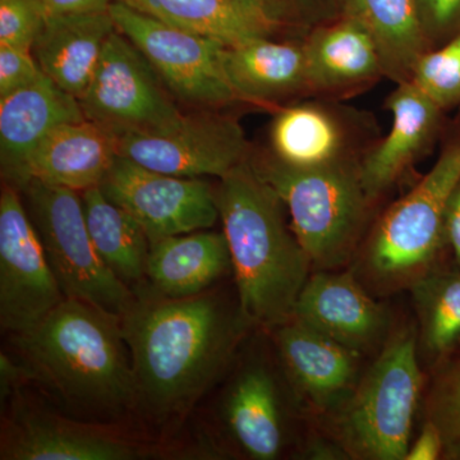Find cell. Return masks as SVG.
I'll use <instances>...</instances> for the list:
<instances>
[{"label": "cell", "mask_w": 460, "mask_h": 460, "mask_svg": "<svg viewBox=\"0 0 460 460\" xmlns=\"http://www.w3.org/2000/svg\"><path fill=\"white\" fill-rule=\"evenodd\" d=\"M444 230L447 246L452 251L456 265L460 268V181L447 201Z\"/></svg>", "instance_id": "cell-36"}, {"label": "cell", "mask_w": 460, "mask_h": 460, "mask_svg": "<svg viewBox=\"0 0 460 460\" xmlns=\"http://www.w3.org/2000/svg\"><path fill=\"white\" fill-rule=\"evenodd\" d=\"M304 45L313 98L345 99L385 77L376 42L352 18L314 27Z\"/></svg>", "instance_id": "cell-18"}, {"label": "cell", "mask_w": 460, "mask_h": 460, "mask_svg": "<svg viewBox=\"0 0 460 460\" xmlns=\"http://www.w3.org/2000/svg\"><path fill=\"white\" fill-rule=\"evenodd\" d=\"M115 31L111 12L48 16L31 51L42 74L78 100Z\"/></svg>", "instance_id": "cell-23"}, {"label": "cell", "mask_w": 460, "mask_h": 460, "mask_svg": "<svg viewBox=\"0 0 460 460\" xmlns=\"http://www.w3.org/2000/svg\"><path fill=\"white\" fill-rule=\"evenodd\" d=\"M460 181V133L445 145L438 162L372 228L361 269L383 290L411 287L438 269L447 246L444 219L447 201Z\"/></svg>", "instance_id": "cell-5"}, {"label": "cell", "mask_w": 460, "mask_h": 460, "mask_svg": "<svg viewBox=\"0 0 460 460\" xmlns=\"http://www.w3.org/2000/svg\"><path fill=\"white\" fill-rule=\"evenodd\" d=\"M118 154L175 177L223 178L250 159L251 146L237 118L201 109L169 128L120 136Z\"/></svg>", "instance_id": "cell-11"}, {"label": "cell", "mask_w": 460, "mask_h": 460, "mask_svg": "<svg viewBox=\"0 0 460 460\" xmlns=\"http://www.w3.org/2000/svg\"><path fill=\"white\" fill-rule=\"evenodd\" d=\"M233 270L224 233L198 230L153 242L146 283L159 295L186 298L201 295Z\"/></svg>", "instance_id": "cell-25"}, {"label": "cell", "mask_w": 460, "mask_h": 460, "mask_svg": "<svg viewBox=\"0 0 460 460\" xmlns=\"http://www.w3.org/2000/svg\"><path fill=\"white\" fill-rule=\"evenodd\" d=\"M30 383V375L20 359L12 358L9 354H0V402L2 410L14 395L21 392V387Z\"/></svg>", "instance_id": "cell-34"}, {"label": "cell", "mask_w": 460, "mask_h": 460, "mask_svg": "<svg viewBox=\"0 0 460 460\" xmlns=\"http://www.w3.org/2000/svg\"><path fill=\"white\" fill-rule=\"evenodd\" d=\"M251 162L283 199L314 268L335 270L353 259L375 202L363 186L362 162L316 169L289 168L268 155Z\"/></svg>", "instance_id": "cell-4"}, {"label": "cell", "mask_w": 460, "mask_h": 460, "mask_svg": "<svg viewBox=\"0 0 460 460\" xmlns=\"http://www.w3.org/2000/svg\"><path fill=\"white\" fill-rule=\"evenodd\" d=\"M278 11L286 17L290 25L304 23L314 25L320 21L319 13L314 9L316 0H268Z\"/></svg>", "instance_id": "cell-38"}, {"label": "cell", "mask_w": 460, "mask_h": 460, "mask_svg": "<svg viewBox=\"0 0 460 460\" xmlns=\"http://www.w3.org/2000/svg\"><path fill=\"white\" fill-rule=\"evenodd\" d=\"M293 320L356 353L380 343L389 328L385 308L349 272L310 275L296 301Z\"/></svg>", "instance_id": "cell-15"}, {"label": "cell", "mask_w": 460, "mask_h": 460, "mask_svg": "<svg viewBox=\"0 0 460 460\" xmlns=\"http://www.w3.org/2000/svg\"><path fill=\"white\" fill-rule=\"evenodd\" d=\"M120 319L131 356L136 411L157 428L180 422L228 367L251 325L219 293L169 298L147 283Z\"/></svg>", "instance_id": "cell-1"}, {"label": "cell", "mask_w": 460, "mask_h": 460, "mask_svg": "<svg viewBox=\"0 0 460 460\" xmlns=\"http://www.w3.org/2000/svg\"><path fill=\"white\" fill-rule=\"evenodd\" d=\"M2 413V460H135L156 454L117 425L87 422L18 393Z\"/></svg>", "instance_id": "cell-10"}, {"label": "cell", "mask_w": 460, "mask_h": 460, "mask_svg": "<svg viewBox=\"0 0 460 460\" xmlns=\"http://www.w3.org/2000/svg\"><path fill=\"white\" fill-rule=\"evenodd\" d=\"M426 420L443 436V458L460 460V348L438 362L426 398Z\"/></svg>", "instance_id": "cell-29"}, {"label": "cell", "mask_w": 460, "mask_h": 460, "mask_svg": "<svg viewBox=\"0 0 460 460\" xmlns=\"http://www.w3.org/2000/svg\"><path fill=\"white\" fill-rule=\"evenodd\" d=\"M147 14L234 47L256 39H274L289 22L268 0H117Z\"/></svg>", "instance_id": "cell-21"}, {"label": "cell", "mask_w": 460, "mask_h": 460, "mask_svg": "<svg viewBox=\"0 0 460 460\" xmlns=\"http://www.w3.org/2000/svg\"><path fill=\"white\" fill-rule=\"evenodd\" d=\"M42 75L31 50L0 45V98L36 83Z\"/></svg>", "instance_id": "cell-33"}, {"label": "cell", "mask_w": 460, "mask_h": 460, "mask_svg": "<svg viewBox=\"0 0 460 460\" xmlns=\"http://www.w3.org/2000/svg\"><path fill=\"white\" fill-rule=\"evenodd\" d=\"M376 124L367 114L337 100L305 98L275 111L269 157L295 169L362 162L375 141Z\"/></svg>", "instance_id": "cell-14"}, {"label": "cell", "mask_w": 460, "mask_h": 460, "mask_svg": "<svg viewBox=\"0 0 460 460\" xmlns=\"http://www.w3.org/2000/svg\"><path fill=\"white\" fill-rule=\"evenodd\" d=\"M84 119L75 96L48 75L0 98V163L5 183L20 190L30 157L63 124Z\"/></svg>", "instance_id": "cell-17"}, {"label": "cell", "mask_w": 460, "mask_h": 460, "mask_svg": "<svg viewBox=\"0 0 460 460\" xmlns=\"http://www.w3.org/2000/svg\"><path fill=\"white\" fill-rule=\"evenodd\" d=\"M11 341L30 383L66 416L117 425L136 411L131 356L119 317L66 299L29 332L11 335Z\"/></svg>", "instance_id": "cell-2"}, {"label": "cell", "mask_w": 460, "mask_h": 460, "mask_svg": "<svg viewBox=\"0 0 460 460\" xmlns=\"http://www.w3.org/2000/svg\"><path fill=\"white\" fill-rule=\"evenodd\" d=\"M429 50L460 35V0H416Z\"/></svg>", "instance_id": "cell-32"}, {"label": "cell", "mask_w": 460, "mask_h": 460, "mask_svg": "<svg viewBox=\"0 0 460 460\" xmlns=\"http://www.w3.org/2000/svg\"><path fill=\"white\" fill-rule=\"evenodd\" d=\"M47 17L41 0H0V45L32 50Z\"/></svg>", "instance_id": "cell-31"}, {"label": "cell", "mask_w": 460, "mask_h": 460, "mask_svg": "<svg viewBox=\"0 0 460 460\" xmlns=\"http://www.w3.org/2000/svg\"><path fill=\"white\" fill-rule=\"evenodd\" d=\"M444 456V440L438 429L426 420L419 438L408 449L405 460H435Z\"/></svg>", "instance_id": "cell-35"}, {"label": "cell", "mask_w": 460, "mask_h": 460, "mask_svg": "<svg viewBox=\"0 0 460 460\" xmlns=\"http://www.w3.org/2000/svg\"><path fill=\"white\" fill-rule=\"evenodd\" d=\"M84 219L102 261L133 292L146 283L151 242L140 223L105 198L100 186L83 190Z\"/></svg>", "instance_id": "cell-27"}, {"label": "cell", "mask_w": 460, "mask_h": 460, "mask_svg": "<svg viewBox=\"0 0 460 460\" xmlns=\"http://www.w3.org/2000/svg\"><path fill=\"white\" fill-rule=\"evenodd\" d=\"M420 341L438 362L460 348V268L436 269L411 287Z\"/></svg>", "instance_id": "cell-28"}, {"label": "cell", "mask_w": 460, "mask_h": 460, "mask_svg": "<svg viewBox=\"0 0 460 460\" xmlns=\"http://www.w3.org/2000/svg\"><path fill=\"white\" fill-rule=\"evenodd\" d=\"M100 189L140 223L151 243L213 228L220 219L208 181L151 171L124 156H117Z\"/></svg>", "instance_id": "cell-13"}, {"label": "cell", "mask_w": 460, "mask_h": 460, "mask_svg": "<svg viewBox=\"0 0 460 460\" xmlns=\"http://www.w3.org/2000/svg\"><path fill=\"white\" fill-rule=\"evenodd\" d=\"M411 83L443 111L460 105V35L426 51L414 66Z\"/></svg>", "instance_id": "cell-30"}, {"label": "cell", "mask_w": 460, "mask_h": 460, "mask_svg": "<svg viewBox=\"0 0 460 460\" xmlns=\"http://www.w3.org/2000/svg\"><path fill=\"white\" fill-rule=\"evenodd\" d=\"M228 242L238 304L252 326L275 330L293 320L314 268L284 217V202L250 159L215 189Z\"/></svg>", "instance_id": "cell-3"}, {"label": "cell", "mask_w": 460, "mask_h": 460, "mask_svg": "<svg viewBox=\"0 0 460 460\" xmlns=\"http://www.w3.org/2000/svg\"><path fill=\"white\" fill-rule=\"evenodd\" d=\"M109 12L118 31L144 54L174 98L201 109H219L238 102L224 71V45L117 0Z\"/></svg>", "instance_id": "cell-8"}, {"label": "cell", "mask_w": 460, "mask_h": 460, "mask_svg": "<svg viewBox=\"0 0 460 460\" xmlns=\"http://www.w3.org/2000/svg\"><path fill=\"white\" fill-rule=\"evenodd\" d=\"M223 65L238 102L279 109L313 98L304 40L256 39L226 47Z\"/></svg>", "instance_id": "cell-19"}, {"label": "cell", "mask_w": 460, "mask_h": 460, "mask_svg": "<svg viewBox=\"0 0 460 460\" xmlns=\"http://www.w3.org/2000/svg\"><path fill=\"white\" fill-rule=\"evenodd\" d=\"M275 332L284 367L314 405L329 407L350 389L358 370V353L296 320Z\"/></svg>", "instance_id": "cell-24"}, {"label": "cell", "mask_w": 460, "mask_h": 460, "mask_svg": "<svg viewBox=\"0 0 460 460\" xmlns=\"http://www.w3.org/2000/svg\"><path fill=\"white\" fill-rule=\"evenodd\" d=\"M117 133L86 118L63 124L30 157L22 186L38 181L77 192L100 186L119 155Z\"/></svg>", "instance_id": "cell-22"}, {"label": "cell", "mask_w": 460, "mask_h": 460, "mask_svg": "<svg viewBox=\"0 0 460 460\" xmlns=\"http://www.w3.org/2000/svg\"><path fill=\"white\" fill-rule=\"evenodd\" d=\"M78 102L86 119L119 137L169 128L183 115L154 66L118 30L108 39Z\"/></svg>", "instance_id": "cell-9"}, {"label": "cell", "mask_w": 460, "mask_h": 460, "mask_svg": "<svg viewBox=\"0 0 460 460\" xmlns=\"http://www.w3.org/2000/svg\"><path fill=\"white\" fill-rule=\"evenodd\" d=\"M385 105L393 118L390 131L361 163L363 186L374 201L434 146L443 123V109L411 81L396 84Z\"/></svg>", "instance_id": "cell-16"}, {"label": "cell", "mask_w": 460, "mask_h": 460, "mask_svg": "<svg viewBox=\"0 0 460 460\" xmlns=\"http://www.w3.org/2000/svg\"><path fill=\"white\" fill-rule=\"evenodd\" d=\"M220 417L242 453L256 460H274L286 444V416L274 372L263 362H250L224 393Z\"/></svg>", "instance_id": "cell-20"}, {"label": "cell", "mask_w": 460, "mask_h": 460, "mask_svg": "<svg viewBox=\"0 0 460 460\" xmlns=\"http://www.w3.org/2000/svg\"><path fill=\"white\" fill-rule=\"evenodd\" d=\"M341 16L361 23L376 42L385 77L410 83L414 66L429 50L416 0H338Z\"/></svg>", "instance_id": "cell-26"}, {"label": "cell", "mask_w": 460, "mask_h": 460, "mask_svg": "<svg viewBox=\"0 0 460 460\" xmlns=\"http://www.w3.org/2000/svg\"><path fill=\"white\" fill-rule=\"evenodd\" d=\"M48 16L102 13L109 12L115 0H41Z\"/></svg>", "instance_id": "cell-37"}, {"label": "cell", "mask_w": 460, "mask_h": 460, "mask_svg": "<svg viewBox=\"0 0 460 460\" xmlns=\"http://www.w3.org/2000/svg\"><path fill=\"white\" fill-rule=\"evenodd\" d=\"M422 387L416 338L411 332H399L387 341L339 417V438L348 454L358 459H405Z\"/></svg>", "instance_id": "cell-6"}, {"label": "cell", "mask_w": 460, "mask_h": 460, "mask_svg": "<svg viewBox=\"0 0 460 460\" xmlns=\"http://www.w3.org/2000/svg\"><path fill=\"white\" fill-rule=\"evenodd\" d=\"M66 296L21 198L5 183L0 195V325L11 335L29 332Z\"/></svg>", "instance_id": "cell-12"}, {"label": "cell", "mask_w": 460, "mask_h": 460, "mask_svg": "<svg viewBox=\"0 0 460 460\" xmlns=\"http://www.w3.org/2000/svg\"><path fill=\"white\" fill-rule=\"evenodd\" d=\"M20 190L66 299L86 302L122 319L136 295L93 246L81 193L38 181H27Z\"/></svg>", "instance_id": "cell-7"}]
</instances>
